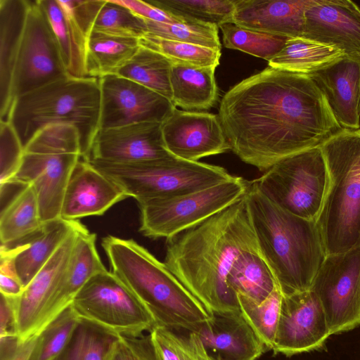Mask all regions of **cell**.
I'll use <instances>...</instances> for the list:
<instances>
[{"label": "cell", "instance_id": "47", "mask_svg": "<svg viewBox=\"0 0 360 360\" xmlns=\"http://www.w3.org/2000/svg\"><path fill=\"white\" fill-rule=\"evenodd\" d=\"M19 278L14 275L0 273L1 295L8 297H18L24 290Z\"/></svg>", "mask_w": 360, "mask_h": 360}, {"label": "cell", "instance_id": "21", "mask_svg": "<svg viewBox=\"0 0 360 360\" xmlns=\"http://www.w3.org/2000/svg\"><path fill=\"white\" fill-rule=\"evenodd\" d=\"M127 198L128 195L117 184L82 157L70 177L60 218L78 221L90 216H101L112 206Z\"/></svg>", "mask_w": 360, "mask_h": 360}, {"label": "cell", "instance_id": "19", "mask_svg": "<svg viewBox=\"0 0 360 360\" xmlns=\"http://www.w3.org/2000/svg\"><path fill=\"white\" fill-rule=\"evenodd\" d=\"M80 224L60 245L18 297L11 300L18 336L22 340L34 335L40 315L67 269L75 245Z\"/></svg>", "mask_w": 360, "mask_h": 360}, {"label": "cell", "instance_id": "9", "mask_svg": "<svg viewBox=\"0 0 360 360\" xmlns=\"http://www.w3.org/2000/svg\"><path fill=\"white\" fill-rule=\"evenodd\" d=\"M271 202L300 217L316 221L329 185L320 146L288 156L253 180Z\"/></svg>", "mask_w": 360, "mask_h": 360}, {"label": "cell", "instance_id": "13", "mask_svg": "<svg viewBox=\"0 0 360 360\" xmlns=\"http://www.w3.org/2000/svg\"><path fill=\"white\" fill-rule=\"evenodd\" d=\"M310 290L324 309L331 335L360 326V246L326 255Z\"/></svg>", "mask_w": 360, "mask_h": 360}, {"label": "cell", "instance_id": "48", "mask_svg": "<svg viewBox=\"0 0 360 360\" xmlns=\"http://www.w3.org/2000/svg\"><path fill=\"white\" fill-rule=\"evenodd\" d=\"M110 360H138L132 350L120 336Z\"/></svg>", "mask_w": 360, "mask_h": 360}, {"label": "cell", "instance_id": "37", "mask_svg": "<svg viewBox=\"0 0 360 360\" xmlns=\"http://www.w3.org/2000/svg\"><path fill=\"white\" fill-rule=\"evenodd\" d=\"M283 295L278 287L262 303L238 294L240 309L266 349H272L275 340Z\"/></svg>", "mask_w": 360, "mask_h": 360}, {"label": "cell", "instance_id": "29", "mask_svg": "<svg viewBox=\"0 0 360 360\" xmlns=\"http://www.w3.org/2000/svg\"><path fill=\"white\" fill-rule=\"evenodd\" d=\"M345 54L338 49L304 37L288 38L269 61L273 68L309 75L335 62Z\"/></svg>", "mask_w": 360, "mask_h": 360}, {"label": "cell", "instance_id": "11", "mask_svg": "<svg viewBox=\"0 0 360 360\" xmlns=\"http://www.w3.org/2000/svg\"><path fill=\"white\" fill-rule=\"evenodd\" d=\"M71 308L77 317L120 336L150 333L156 322L143 304L112 271L93 276L74 297Z\"/></svg>", "mask_w": 360, "mask_h": 360}, {"label": "cell", "instance_id": "17", "mask_svg": "<svg viewBox=\"0 0 360 360\" xmlns=\"http://www.w3.org/2000/svg\"><path fill=\"white\" fill-rule=\"evenodd\" d=\"M162 123L140 122L101 129L83 158L113 163H132L168 158Z\"/></svg>", "mask_w": 360, "mask_h": 360}, {"label": "cell", "instance_id": "20", "mask_svg": "<svg viewBox=\"0 0 360 360\" xmlns=\"http://www.w3.org/2000/svg\"><path fill=\"white\" fill-rule=\"evenodd\" d=\"M192 332L210 360H255L266 349L241 311L212 312Z\"/></svg>", "mask_w": 360, "mask_h": 360}, {"label": "cell", "instance_id": "16", "mask_svg": "<svg viewBox=\"0 0 360 360\" xmlns=\"http://www.w3.org/2000/svg\"><path fill=\"white\" fill-rule=\"evenodd\" d=\"M166 149L173 156L197 162L226 153L231 146L218 115L176 108L162 123Z\"/></svg>", "mask_w": 360, "mask_h": 360}, {"label": "cell", "instance_id": "2", "mask_svg": "<svg viewBox=\"0 0 360 360\" xmlns=\"http://www.w3.org/2000/svg\"><path fill=\"white\" fill-rule=\"evenodd\" d=\"M257 248L245 194L167 239L164 264L210 313L240 311L227 276L240 254Z\"/></svg>", "mask_w": 360, "mask_h": 360}, {"label": "cell", "instance_id": "43", "mask_svg": "<svg viewBox=\"0 0 360 360\" xmlns=\"http://www.w3.org/2000/svg\"><path fill=\"white\" fill-rule=\"evenodd\" d=\"M116 3L126 7L134 14L143 19L171 23L176 22H183L186 19L170 13L157 6H155L147 1L141 0H114Z\"/></svg>", "mask_w": 360, "mask_h": 360}, {"label": "cell", "instance_id": "6", "mask_svg": "<svg viewBox=\"0 0 360 360\" xmlns=\"http://www.w3.org/2000/svg\"><path fill=\"white\" fill-rule=\"evenodd\" d=\"M100 111L99 79L68 76L18 98L8 122L24 148L46 126L72 125L79 134L84 158L100 129Z\"/></svg>", "mask_w": 360, "mask_h": 360}, {"label": "cell", "instance_id": "34", "mask_svg": "<svg viewBox=\"0 0 360 360\" xmlns=\"http://www.w3.org/2000/svg\"><path fill=\"white\" fill-rule=\"evenodd\" d=\"M150 4L186 20L219 27L233 23L234 0H148Z\"/></svg>", "mask_w": 360, "mask_h": 360}, {"label": "cell", "instance_id": "26", "mask_svg": "<svg viewBox=\"0 0 360 360\" xmlns=\"http://www.w3.org/2000/svg\"><path fill=\"white\" fill-rule=\"evenodd\" d=\"M80 224L62 218L46 222L38 231L22 241L8 247L1 246V259L11 264L25 288Z\"/></svg>", "mask_w": 360, "mask_h": 360}, {"label": "cell", "instance_id": "46", "mask_svg": "<svg viewBox=\"0 0 360 360\" xmlns=\"http://www.w3.org/2000/svg\"><path fill=\"white\" fill-rule=\"evenodd\" d=\"M18 336L16 319L11 300L1 295L0 338Z\"/></svg>", "mask_w": 360, "mask_h": 360}, {"label": "cell", "instance_id": "1", "mask_svg": "<svg viewBox=\"0 0 360 360\" xmlns=\"http://www.w3.org/2000/svg\"><path fill=\"white\" fill-rule=\"evenodd\" d=\"M218 116L231 150L260 171L343 129L309 75L269 66L231 88Z\"/></svg>", "mask_w": 360, "mask_h": 360}, {"label": "cell", "instance_id": "18", "mask_svg": "<svg viewBox=\"0 0 360 360\" xmlns=\"http://www.w3.org/2000/svg\"><path fill=\"white\" fill-rule=\"evenodd\" d=\"M302 37L360 59V8L350 0H314L304 13Z\"/></svg>", "mask_w": 360, "mask_h": 360}, {"label": "cell", "instance_id": "40", "mask_svg": "<svg viewBox=\"0 0 360 360\" xmlns=\"http://www.w3.org/2000/svg\"><path fill=\"white\" fill-rule=\"evenodd\" d=\"M147 33L169 39L221 50L218 30L216 25L195 20L164 23L143 19Z\"/></svg>", "mask_w": 360, "mask_h": 360}, {"label": "cell", "instance_id": "4", "mask_svg": "<svg viewBox=\"0 0 360 360\" xmlns=\"http://www.w3.org/2000/svg\"><path fill=\"white\" fill-rule=\"evenodd\" d=\"M259 250L283 295L310 290L326 257L316 221L292 214L250 181L245 193Z\"/></svg>", "mask_w": 360, "mask_h": 360}, {"label": "cell", "instance_id": "5", "mask_svg": "<svg viewBox=\"0 0 360 360\" xmlns=\"http://www.w3.org/2000/svg\"><path fill=\"white\" fill-rule=\"evenodd\" d=\"M110 271L143 304L157 326L193 331L212 314L147 249L132 239L103 238Z\"/></svg>", "mask_w": 360, "mask_h": 360}, {"label": "cell", "instance_id": "44", "mask_svg": "<svg viewBox=\"0 0 360 360\" xmlns=\"http://www.w3.org/2000/svg\"><path fill=\"white\" fill-rule=\"evenodd\" d=\"M38 335L22 340L18 336L0 338L1 360H31Z\"/></svg>", "mask_w": 360, "mask_h": 360}, {"label": "cell", "instance_id": "28", "mask_svg": "<svg viewBox=\"0 0 360 360\" xmlns=\"http://www.w3.org/2000/svg\"><path fill=\"white\" fill-rule=\"evenodd\" d=\"M44 224L33 186L21 182L11 198L1 207V246L8 247L22 241L38 231Z\"/></svg>", "mask_w": 360, "mask_h": 360}, {"label": "cell", "instance_id": "15", "mask_svg": "<svg viewBox=\"0 0 360 360\" xmlns=\"http://www.w3.org/2000/svg\"><path fill=\"white\" fill-rule=\"evenodd\" d=\"M330 335L324 309L312 290L283 295L274 354L290 356L319 349Z\"/></svg>", "mask_w": 360, "mask_h": 360}, {"label": "cell", "instance_id": "22", "mask_svg": "<svg viewBox=\"0 0 360 360\" xmlns=\"http://www.w3.org/2000/svg\"><path fill=\"white\" fill-rule=\"evenodd\" d=\"M53 32L63 65L70 77H89L87 45L91 32L78 0H39Z\"/></svg>", "mask_w": 360, "mask_h": 360}, {"label": "cell", "instance_id": "14", "mask_svg": "<svg viewBox=\"0 0 360 360\" xmlns=\"http://www.w3.org/2000/svg\"><path fill=\"white\" fill-rule=\"evenodd\" d=\"M99 84L100 129L140 122L162 123L176 108L167 98L117 75L100 78Z\"/></svg>", "mask_w": 360, "mask_h": 360}, {"label": "cell", "instance_id": "33", "mask_svg": "<svg viewBox=\"0 0 360 360\" xmlns=\"http://www.w3.org/2000/svg\"><path fill=\"white\" fill-rule=\"evenodd\" d=\"M173 63L163 55L141 45L132 58L116 75L135 82L172 101Z\"/></svg>", "mask_w": 360, "mask_h": 360}, {"label": "cell", "instance_id": "42", "mask_svg": "<svg viewBox=\"0 0 360 360\" xmlns=\"http://www.w3.org/2000/svg\"><path fill=\"white\" fill-rule=\"evenodd\" d=\"M1 184L12 180L18 172L24 147L9 122H0Z\"/></svg>", "mask_w": 360, "mask_h": 360}, {"label": "cell", "instance_id": "24", "mask_svg": "<svg viewBox=\"0 0 360 360\" xmlns=\"http://www.w3.org/2000/svg\"><path fill=\"white\" fill-rule=\"evenodd\" d=\"M96 240V235L84 226L79 231L70 263L43 309L34 335L70 306L75 295L93 276L106 270L98 253Z\"/></svg>", "mask_w": 360, "mask_h": 360}, {"label": "cell", "instance_id": "32", "mask_svg": "<svg viewBox=\"0 0 360 360\" xmlns=\"http://www.w3.org/2000/svg\"><path fill=\"white\" fill-rule=\"evenodd\" d=\"M120 336L79 319L65 347L54 360H110Z\"/></svg>", "mask_w": 360, "mask_h": 360}, {"label": "cell", "instance_id": "23", "mask_svg": "<svg viewBox=\"0 0 360 360\" xmlns=\"http://www.w3.org/2000/svg\"><path fill=\"white\" fill-rule=\"evenodd\" d=\"M343 129L360 128V59L343 56L308 75Z\"/></svg>", "mask_w": 360, "mask_h": 360}, {"label": "cell", "instance_id": "30", "mask_svg": "<svg viewBox=\"0 0 360 360\" xmlns=\"http://www.w3.org/2000/svg\"><path fill=\"white\" fill-rule=\"evenodd\" d=\"M227 284L237 295L257 303H262L278 287L259 248L239 255L227 276Z\"/></svg>", "mask_w": 360, "mask_h": 360}, {"label": "cell", "instance_id": "31", "mask_svg": "<svg viewBox=\"0 0 360 360\" xmlns=\"http://www.w3.org/2000/svg\"><path fill=\"white\" fill-rule=\"evenodd\" d=\"M139 39L108 35L96 32L89 34L86 68L89 77L100 79L116 75L135 55Z\"/></svg>", "mask_w": 360, "mask_h": 360}, {"label": "cell", "instance_id": "27", "mask_svg": "<svg viewBox=\"0 0 360 360\" xmlns=\"http://www.w3.org/2000/svg\"><path fill=\"white\" fill-rule=\"evenodd\" d=\"M214 67H192L173 64L170 82L172 103L187 111L213 107L219 99Z\"/></svg>", "mask_w": 360, "mask_h": 360}, {"label": "cell", "instance_id": "38", "mask_svg": "<svg viewBox=\"0 0 360 360\" xmlns=\"http://www.w3.org/2000/svg\"><path fill=\"white\" fill-rule=\"evenodd\" d=\"M156 326L150 333L161 360H210L198 335Z\"/></svg>", "mask_w": 360, "mask_h": 360}, {"label": "cell", "instance_id": "39", "mask_svg": "<svg viewBox=\"0 0 360 360\" xmlns=\"http://www.w3.org/2000/svg\"><path fill=\"white\" fill-rule=\"evenodd\" d=\"M227 49L239 50L269 61L284 46L288 37L274 35L226 23L219 27Z\"/></svg>", "mask_w": 360, "mask_h": 360}, {"label": "cell", "instance_id": "8", "mask_svg": "<svg viewBox=\"0 0 360 360\" xmlns=\"http://www.w3.org/2000/svg\"><path fill=\"white\" fill-rule=\"evenodd\" d=\"M86 160L136 202L188 194L235 177L221 167L174 156L132 163Z\"/></svg>", "mask_w": 360, "mask_h": 360}, {"label": "cell", "instance_id": "36", "mask_svg": "<svg viewBox=\"0 0 360 360\" xmlns=\"http://www.w3.org/2000/svg\"><path fill=\"white\" fill-rule=\"evenodd\" d=\"M91 32L140 39L147 33L143 18L114 0H100L91 22Z\"/></svg>", "mask_w": 360, "mask_h": 360}, {"label": "cell", "instance_id": "10", "mask_svg": "<svg viewBox=\"0 0 360 360\" xmlns=\"http://www.w3.org/2000/svg\"><path fill=\"white\" fill-rule=\"evenodd\" d=\"M250 181L240 176L188 194L137 201L141 233L169 239L230 206L247 192Z\"/></svg>", "mask_w": 360, "mask_h": 360}, {"label": "cell", "instance_id": "12", "mask_svg": "<svg viewBox=\"0 0 360 360\" xmlns=\"http://www.w3.org/2000/svg\"><path fill=\"white\" fill-rule=\"evenodd\" d=\"M82 157L70 153L49 128L39 131L25 146L22 164L13 179L33 186L43 223L60 218L70 177Z\"/></svg>", "mask_w": 360, "mask_h": 360}, {"label": "cell", "instance_id": "45", "mask_svg": "<svg viewBox=\"0 0 360 360\" xmlns=\"http://www.w3.org/2000/svg\"><path fill=\"white\" fill-rule=\"evenodd\" d=\"M138 360H161L153 347L150 333L136 337L121 336Z\"/></svg>", "mask_w": 360, "mask_h": 360}, {"label": "cell", "instance_id": "25", "mask_svg": "<svg viewBox=\"0 0 360 360\" xmlns=\"http://www.w3.org/2000/svg\"><path fill=\"white\" fill-rule=\"evenodd\" d=\"M314 0H234L233 23L288 38L302 37L304 13Z\"/></svg>", "mask_w": 360, "mask_h": 360}, {"label": "cell", "instance_id": "35", "mask_svg": "<svg viewBox=\"0 0 360 360\" xmlns=\"http://www.w3.org/2000/svg\"><path fill=\"white\" fill-rule=\"evenodd\" d=\"M140 45L160 53L173 64L192 67H214L219 64L221 50L164 39L146 33Z\"/></svg>", "mask_w": 360, "mask_h": 360}, {"label": "cell", "instance_id": "41", "mask_svg": "<svg viewBox=\"0 0 360 360\" xmlns=\"http://www.w3.org/2000/svg\"><path fill=\"white\" fill-rule=\"evenodd\" d=\"M78 321L69 306L38 335L31 360H54L67 345Z\"/></svg>", "mask_w": 360, "mask_h": 360}, {"label": "cell", "instance_id": "7", "mask_svg": "<svg viewBox=\"0 0 360 360\" xmlns=\"http://www.w3.org/2000/svg\"><path fill=\"white\" fill-rule=\"evenodd\" d=\"M320 147L329 185L316 222L328 255L360 246V129H342Z\"/></svg>", "mask_w": 360, "mask_h": 360}, {"label": "cell", "instance_id": "3", "mask_svg": "<svg viewBox=\"0 0 360 360\" xmlns=\"http://www.w3.org/2000/svg\"><path fill=\"white\" fill-rule=\"evenodd\" d=\"M68 76L39 0H0V122L21 96Z\"/></svg>", "mask_w": 360, "mask_h": 360}]
</instances>
